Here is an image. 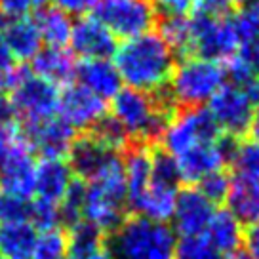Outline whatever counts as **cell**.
Here are the masks:
<instances>
[{"label": "cell", "instance_id": "obj_41", "mask_svg": "<svg viewBox=\"0 0 259 259\" xmlns=\"http://www.w3.org/2000/svg\"><path fill=\"white\" fill-rule=\"evenodd\" d=\"M54 8L61 10L67 16H78L84 17L88 12L96 10L99 0H52Z\"/></svg>", "mask_w": 259, "mask_h": 259}, {"label": "cell", "instance_id": "obj_23", "mask_svg": "<svg viewBox=\"0 0 259 259\" xmlns=\"http://www.w3.org/2000/svg\"><path fill=\"white\" fill-rule=\"evenodd\" d=\"M154 149L145 143H132L122 153V166H124V179L128 191V204L136 200L151 183L153 176Z\"/></svg>", "mask_w": 259, "mask_h": 259}, {"label": "cell", "instance_id": "obj_26", "mask_svg": "<svg viewBox=\"0 0 259 259\" xmlns=\"http://www.w3.org/2000/svg\"><path fill=\"white\" fill-rule=\"evenodd\" d=\"M38 231L29 221L0 223V257L31 259Z\"/></svg>", "mask_w": 259, "mask_h": 259}, {"label": "cell", "instance_id": "obj_37", "mask_svg": "<svg viewBox=\"0 0 259 259\" xmlns=\"http://www.w3.org/2000/svg\"><path fill=\"white\" fill-rule=\"evenodd\" d=\"M229 187H231V178H229V174L225 170L213 171V174L206 176V178L196 183V189L213 204L225 200Z\"/></svg>", "mask_w": 259, "mask_h": 259}, {"label": "cell", "instance_id": "obj_11", "mask_svg": "<svg viewBox=\"0 0 259 259\" xmlns=\"http://www.w3.org/2000/svg\"><path fill=\"white\" fill-rule=\"evenodd\" d=\"M231 145H233V138L221 136L215 141L194 145L191 149H187L185 153L174 156L181 183L196 185L206 176H210L218 170H223L227 166V160H229Z\"/></svg>", "mask_w": 259, "mask_h": 259}, {"label": "cell", "instance_id": "obj_9", "mask_svg": "<svg viewBox=\"0 0 259 259\" xmlns=\"http://www.w3.org/2000/svg\"><path fill=\"white\" fill-rule=\"evenodd\" d=\"M255 107L257 103L242 86L225 82L218 94L208 101L206 109L210 111L223 136L240 139L248 134Z\"/></svg>", "mask_w": 259, "mask_h": 259}, {"label": "cell", "instance_id": "obj_5", "mask_svg": "<svg viewBox=\"0 0 259 259\" xmlns=\"http://www.w3.org/2000/svg\"><path fill=\"white\" fill-rule=\"evenodd\" d=\"M225 82L227 73L223 63L187 56L183 61L176 63L166 92L178 109L204 107Z\"/></svg>", "mask_w": 259, "mask_h": 259}, {"label": "cell", "instance_id": "obj_4", "mask_svg": "<svg viewBox=\"0 0 259 259\" xmlns=\"http://www.w3.org/2000/svg\"><path fill=\"white\" fill-rule=\"evenodd\" d=\"M176 246L178 235L170 223L134 215L109 235L105 248L113 259H174Z\"/></svg>", "mask_w": 259, "mask_h": 259}, {"label": "cell", "instance_id": "obj_3", "mask_svg": "<svg viewBox=\"0 0 259 259\" xmlns=\"http://www.w3.org/2000/svg\"><path fill=\"white\" fill-rule=\"evenodd\" d=\"M128 210V191L124 179L122 154L107 162L94 178L84 181L82 221L96 227L103 235H111L122 225Z\"/></svg>", "mask_w": 259, "mask_h": 259}, {"label": "cell", "instance_id": "obj_28", "mask_svg": "<svg viewBox=\"0 0 259 259\" xmlns=\"http://www.w3.org/2000/svg\"><path fill=\"white\" fill-rule=\"evenodd\" d=\"M227 164L233 168L235 176L259 181V141L251 138L233 139Z\"/></svg>", "mask_w": 259, "mask_h": 259}, {"label": "cell", "instance_id": "obj_15", "mask_svg": "<svg viewBox=\"0 0 259 259\" xmlns=\"http://www.w3.org/2000/svg\"><path fill=\"white\" fill-rule=\"evenodd\" d=\"M73 56L80 59H111L116 50V38L96 16H84L73 23L71 32Z\"/></svg>", "mask_w": 259, "mask_h": 259}, {"label": "cell", "instance_id": "obj_32", "mask_svg": "<svg viewBox=\"0 0 259 259\" xmlns=\"http://www.w3.org/2000/svg\"><path fill=\"white\" fill-rule=\"evenodd\" d=\"M235 25L238 46L246 42H259V0H250L240 6L235 16H231Z\"/></svg>", "mask_w": 259, "mask_h": 259}, {"label": "cell", "instance_id": "obj_38", "mask_svg": "<svg viewBox=\"0 0 259 259\" xmlns=\"http://www.w3.org/2000/svg\"><path fill=\"white\" fill-rule=\"evenodd\" d=\"M21 71H23V67L17 65L14 56L6 48L4 40L0 38V96H8L10 92H12Z\"/></svg>", "mask_w": 259, "mask_h": 259}, {"label": "cell", "instance_id": "obj_12", "mask_svg": "<svg viewBox=\"0 0 259 259\" xmlns=\"http://www.w3.org/2000/svg\"><path fill=\"white\" fill-rule=\"evenodd\" d=\"M109 114L105 99L94 96L80 84H67L59 90L57 116H61L73 130L90 132Z\"/></svg>", "mask_w": 259, "mask_h": 259}, {"label": "cell", "instance_id": "obj_17", "mask_svg": "<svg viewBox=\"0 0 259 259\" xmlns=\"http://www.w3.org/2000/svg\"><path fill=\"white\" fill-rule=\"evenodd\" d=\"M29 143L16 149L8 160L0 166V193L21 198H32L34 187V156Z\"/></svg>", "mask_w": 259, "mask_h": 259}, {"label": "cell", "instance_id": "obj_35", "mask_svg": "<svg viewBox=\"0 0 259 259\" xmlns=\"http://www.w3.org/2000/svg\"><path fill=\"white\" fill-rule=\"evenodd\" d=\"M29 223L42 233V231H50V229H59L61 223V213H59V206L57 204L40 202V200H31V218Z\"/></svg>", "mask_w": 259, "mask_h": 259}, {"label": "cell", "instance_id": "obj_18", "mask_svg": "<svg viewBox=\"0 0 259 259\" xmlns=\"http://www.w3.org/2000/svg\"><path fill=\"white\" fill-rule=\"evenodd\" d=\"M181 185L158 181L151 176V183L136 200L128 204L130 210L136 211V215L156 221V223H170L178 200V193Z\"/></svg>", "mask_w": 259, "mask_h": 259}, {"label": "cell", "instance_id": "obj_1", "mask_svg": "<svg viewBox=\"0 0 259 259\" xmlns=\"http://www.w3.org/2000/svg\"><path fill=\"white\" fill-rule=\"evenodd\" d=\"M122 84L147 94H158L168 86L176 67V52L158 32H145L122 40L113 54Z\"/></svg>", "mask_w": 259, "mask_h": 259}, {"label": "cell", "instance_id": "obj_25", "mask_svg": "<svg viewBox=\"0 0 259 259\" xmlns=\"http://www.w3.org/2000/svg\"><path fill=\"white\" fill-rule=\"evenodd\" d=\"M202 236L221 255H231L242 248L244 227L227 210H215Z\"/></svg>", "mask_w": 259, "mask_h": 259}, {"label": "cell", "instance_id": "obj_30", "mask_svg": "<svg viewBox=\"0 0 259 259\" xmlns=\"http://www.w3.org/2000/svg\"><path fill=\"white\" fill-rule=\"evenodd\" d=\"M103 233L97 231L96 227H92L86 221H80L76 225L69 227L67 231V242H69V255L67 257H73V255H86L96 250L105 248L103 246Z\"/></svg>", "mask_w": 259, "mask_h": 259}, {"label": "cell", "instance_id": "obj_36", "mask_svg": "<svg viewBox=\"0 0 259 259\" xmlns=\"http://www.w3.org/2000/svg\"><path fill=\"white\" fill-rule=\"evenodd\" d=\"M31 200L14 194L0 193V223H16L29 221L31 218Z\"/></svg>", "mask_w": 259, "mask_h": 259}, {"label": "cell", "instance_id": "obj_46", "mask_svg": "<svg viewBox=\"0 0 259 259\" xmlns=\"http://www.w3.org/2000/svg\"><path fill=\"white\" fill-rule=\"evenodd\" d=\"M67 259H113V257L107 251V248H101V250H96L92 251V253H86V255H73V257H67Z\"/></svg>", "mask_w": 259, "mask_h": 259}, {"label": "cell", "instance_id": "obj_27", "mask_svg": "<svg viewBox=\"0 0 259 259\" xmlns=\"http://www.w3.org/2000/svg\"><path fill=\"white\" fill-rule=\"evenodd\" d=\"M36 29L40 32L42 44L50 48H67L73 32V19L57 8H42L34 17Z\"/></svg>", "mask_w": 259, "mask_h": 259}, {"label": "cell", "instance_id": "obj_24", "mask_svg": "<svg viewBox=\"0 0 259 259\" xmlns=\"http://www.w3.org/2000/svg\"><path fill=\"white\" fill-rule=\"evenodd\" d=\"M227 211L246 229L259 223V181L248 178H231L225 196Z\"/></svg>", "mask_w": 259, "mask_h": 259}, {"label": "cell", "instance_id": "obj_19", "mask_svg": "<svg viewBox=\"0 0 259 259\" xmlns=\"http://www.w3.org/2000/svg\"><path fill=\"white\" fill-rule=\"evenodd\" d=\"M116 154L122 153L109 149L92 132H84L82 136H76L67 158H69V166L74 176L82 181H88Z\"/></svg>", "mask_w": 259, "mask_h": 259}, {"label": "cell", "instance_id": "obj_7", "mask_svg": "<svg viewBox=\"0 0 259 259\" xmlns=\"http://www.w3.org/2000/svg\"><path fill=\"white\" fill-rule=\"evenodd\" d=\"M16 118L21 120L23 128L40 124L57 114L59 105V88L38 78L31 69L21 71L16 86L8 94Z\"/></svg>", "mask_w": 259, "mask_h": 259}, {"label": "cell", "instance_id": "obj_43", "mask_svg": "<svg viewBox=\"0 0 259 259\" xmlns=\"http://www.w3.org/2000/svg\"><path fill=\"white\" fill-rule=\"evenodd\" d=\"M242 253L248 259H259V223L244 229Z\"/></svg>", "mask_w": 259, "mask_h": 259}, {"label": "cell", "instance_id": "obj_8", "mask_svg": "<svg viewBox=\"0 0 259 259\" xmlns=\"http://www.w3.org/2000/svg\"><path fill=\"white\" fill-rule=\"evenodd\" d=\"M94 16L124 40L151 32L158 12L151 0H99Z\"/></svg>", "mask_w": 259, "mask_h": 259}, {"label": "cell", "instance_id": "obj_10", "mask_svg": "<svg viewBox=\"0 0 259 259\" xmlns=\"http://www.w3.org/2000/svg\"><path fill=\"white\" fill-rule=\"evenodd\" d=\"M193 42L191 54L202 59L227 63L238 50V36L231 17L225 19H196L191 17Z\"/></svg>", "mask_w": 259, "mask_h": 259}, {"label": "cell", "instance_id": "obj_13", "mask_svg": "<svg viewBox=\"0 0 259 259\" xmlns=\"http://www.w3.org/2000/svg\"><path fill=\"white\" fill-rule=\"evenodd\" d=\"M213 213H215V204L210 202L196 187L179 189L171 215V229L181 238L202 236Z\"/></svg>", "mask_w": 259, "mask_h": 259}, {"label": "cell", "instance_id": "obj_47", "mask_svg": "<svg viewBox=\"0 0 259 259\" xmlns=\"http://www.w3.org/2000/svg\"><path fill=\"white\" fill-rule=\"evenodd\" d=\"M225 259H248L244 255L242 251H235V253H231V255H225Z\"/></svg>", "mask_w": 259, "mask_h": 259}, {"label": "cell", "instance_id": "obj_40", "mask_svg": "<svg viewBox=\"0 0 259 259\" xmlns=\"http://www.w3.org/2000/svg\"><path fill=\"white\" fill-rule=\"evenodd\" d=\"M48 0H0V14L8 17H23L42 10Z\"/></svg>", "mask_w": 259, "mask_h": 259}, {"label": "cell", "instance_id": "obj_6", "mask_svg": "<svg viewBox=\"0 0 259 259\" xmlns=\"http://www.w3.org/2000/svg\"><path fill=\"white\" fill-rule=\"evenodd\" d=\"M223 136L218 124L206 107H189L178 109L171 114L166 128L162 132V151L170 156L185 153L187 149L200 143H210Z\"/></svg>", "mask_w": 259, "mask_h": 259}, {"label": "cell", "instance_id": "obj_44", "mask_svg": "<svg viewBox=\"0 0 259 259\" xmlns=\"http://www.w3.org/2000/svg\"><path fill=\"white\" fill-rule=\"evenodd\" d=\"M14 122H17V118L14 109H12L8 96H0V126H8V124H14Z\"/></svg>", "mask_w": 259, "mask_h": 259}, {"label": "cell", "instance_id": "obj_33", "mask_svg": "<svg viewBox=\"0 0 259 259\" xmlns=\"http://www.w3.org/2000/svg\"><path fill=\"white\" fill-rule=\"evenodd\" d=\"M82 208H84V181L74 178L73 185L69 187L67 194L59 204L61 223L67 227H73L82 221Z\"/></svg>", "mask_w": 259, "mask_h": 259}, {"label": "cell", "instance_id": "obj_31", "mask_svg": "<svg viewBox=\"0 0 259 259\" xmlns=\"http://www.w3.org/2000/svg\"><path fill=\"white\" fill-rule=\"evenodd\" d=\"M67 255H69V242H67V233L61 231V227L38 233L31 259H67Z\"/></svg>", "mask_w": 259, "mask_h": 259}, {"label": "cell", "instance_id": "obj_29", "mask_svg": "<svg viewBox=\"0 0 259 259\" xmlns=\"http://www.w3.org/2000/svg\"><path fill=\"white\" fill-rule=\"evenodd\" d=\"M158 34H160L162 38H164V42L176 54H191V42H193L191 17L187 16L164 17L160 23V32Z\"/></svg>", "mask_w": 259, "mask_h": 259}, {"label": "cell", "instance_id": "obj_22", "mask_svg": "<svg viewBox=\"0 0 259 259\" xmlns=\"http://www.w3.org/2000/svg\"><path fill=\"white\" fill-rule=\"evenodd\" d=\"M76 59L67 48H50L42 46L40 52L31 59V73L54 86L73 84L76 76Z\"/></svg>", "mask_w": 259, "mask_h": 259}, {"label": "cell", "instance_id": "obj_34", "mask_svg": "<svg viewBox=\"0 0 259 259\" xmlns=\"http://www.w3.org/2000/svg\"><path fill=\"white\" fill-rule=\"evenodd\" d=\"M174 259H225V255L211 248L204 236H193L178 240Z\"/></svg>", "mask_w": 259, "mask_h": 259}, {"label": "cell", "instance_id": "obj_42", "mask_svg": "<svg viewBox=\"0 0 259 259\" xmlns=\"http://www.w3.org/2000/svg\"><path fill=\"white\" fill-rule=\"evenodd\" d=\"M156 12L164 14L166 17L170 16H185L193 6V0H151Z\"/></svg>", "mask_w": 259, "mask_h": 259}, {"label": "cell", "instance_id": "obj_39", "mask_svg": "<svg viewBox=\"0 0 259 259\" xmlns=\"http://www.w3.org/2000/svg\"><path fill=\"white\" fill-rule=\"evenodd\" d=\"M231 0H193V17L196 19H225L231 17Z\"/></svg>", "mask_w": 259, "mask_h": 259}, {"label": "cell", "instance_id": "obj_2", "mask_svg": "<svg viewBox=\"0 0 259 259\" xmlns=\"http://www.w3.org/2000/svg\"><path fill=\"white\" fill-rule=\"evenodd\" d=\"M178 111L166 88L158 94H147L134 88H124L113 97L111 116L118 122L130 143H145L160 139L171 114Z\"/></svg>", "mask_w": 259, "mask_h": 259}, {"label": "cell", "instance_id": "obj_49", "mask_svg": "<svg viewBox=\"0 0 259 259\" xmlns=\"http://www.w3.org/2000/svg\"><path fill=\"white\" fill-rule=\"evenodd\" d=\"M0 259H2V257H0Z\"/></svg>", "mask_w": 259, "mask_h": 259}, {"label": "cell", "instance_id": "obj_21", "mask_svg": "<svg viewBox=\"0 0 259 259\" xmlns=\"http://www.w3.org/2000/svg\"><path fill=\"white\" fill-rule=\"evenodd\" d=\"M76 84L101 99H113L122 88V78L113 59H80L76 65Z\"/></svg>", "mask_w": 259, "mask_h": 259}, {"label": "cell", "instance_id": "obj_48", "mask_svg": "<svg viewBox=\"0 0 259 259\" xmlns=\"http://www.w3.org/2000/svg\"><path fill=\"white\" fill-rule=\"evenodd\" d=\"M231 2H233V4H240V6H242V4H246V2H250V0H231Z\"/></svg>", "mask_w": 259, "mask_h": 259}, {"label": "cell", "instance_id": "obj_45", "mask_svg": "<svg viewBox=\"0 0 259 259\" xmlns=\"http://www.w3.org/2000/svg\"><path fill=\"white\" fill-rule=\"evenodd\" d=\"M248 138L259 141V105L255 107V111H253V116H251L250 128H248Z\"/></svg>", "mask_w": 259, "mask_h": 259}, {"label": "cell", "instance_id": "obj_16", "mask_svg": "<svg viewBox=\"0 0 259 259\" xmlns=\"http://www.w3.org/2000/svg\"><path fill=\"white\" fill-rule=\"evenodd\" d=\"M74 176L67 160L40 158L34 166V187L32 198L48 204H61L69 187L73 185Z\"/></svg>", "mask_w": 259, "mask_h": 259}, {"label": "cell", "instance_id": "obj_14", "mask_svg": "<svg viewBox=\"0 0 259 259\" xmlns=\"http://www.w3.org/2000/svg\"><path fill=\"white\" fill-rule=\"evenodd\" d=\"M23 134L32 153L52 160H65L76 139V130L57 114L40 124L23 128Z\"/></svg>", "mask_w": 259, "mask_h": 259}, {"label": "cell", "instance_id": "obj_20", "mask_svg": "<svg viewBox=\"0 0 259 259\" xmlns=\"http://www.w3.org/2000/svg\"><path fill=\"white\" fill-rule=\"evenodd\" d=\"M0 38L4 40L6 48L14 56L17 63L19 61H31L44 46L40 32L36 29L34 17H8L4 16L2 27H0Z\"/></svg>", "mask_w": 259, "mask_h": 259}]
</instances>
